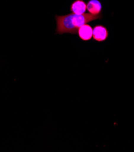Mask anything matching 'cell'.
<instances>
[{
    "instance_id": "obj_1",
    "label": "cell",
    "mask_w": 134,
    "mask_h": 152,
    "mask_svg": "<svg viewBox=\"0 0 134 152\" xmlns=\"http://www.w3.org/2000/svg\"><path fill=\"white\" fill-rule=\"evenodd\" d=\"M102 17L101 13L94 15L89 13L76 15L71 12V13L62 16L56 15V34L62 35L64 34H70L76 35L78 34L79 28L82 26L96 20L101 19Z\"/></svg>"
},
{
    "instance_id": "obj_3",
    "label": "cell",
    "mask_w": 134,
    "mask_h": 152,
    "mask_svg": "<svg viewBox=\"0 0 134 152\" xmlns=\"http://www.w3.org/2000/svg\"><path fill=\"white\" fill-rule=\"evenodd\" d=\"M93 28L89 24H85L79 28L78 34L82 40L87 41L93 38Z\"/></svg>"
},
{
    "instance_id": "obj_4",
    "label": "cell",
    "mask_w": 134,
    "mask_h": 152,
    "mask_svg": "<svg viewBox=\"0 0 134 152\" xmlns=\"http://www.w3.org/2000/svg\"><path fill=\"white\" fill-rule=\"evenodd\" d=\"M70 10L76 15L83 14L86 10V4L83 0H75L71 4Z\"/></svg>"
},
{
    "instance_id": "obj_5",
    "label": "cell",
    "mask_w": 134,
    "mask_h": 152,
    "mask_svg": "<svg viewBox=\"0 0 134 152\" xmlns=\"http://www.w3.org/2000/svg\"><path fill=\"white\" fill-rule=\"evenodd\" d=\"M86 10L89 13L97 15L101 13L102 6L99 0H89L86 4Z\"/></svg>"
},
{
    "instance_id": "obj_2",
    "label": "cell",
    "mask_w": 134,
    "mask_h": 152,
    "mask_svg": "<svg viewBox=\"0 0 134 152\" xmlns=\"http://www.w3.org/2000/svg\"><path fill=\"white\" fill-rule=\"evenodd\" d=\"M109 35L108 29L102 25H96L93 28V40L98 42H103L107 39Z\"/></svg>"
}]
</instances>
